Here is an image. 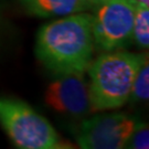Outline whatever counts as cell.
Masks as SVG:
<instances>
[{"label": "cell", "instance_id": "cell-8", "mask_svg": "<svg viewBox=\"0 0 149 149\" xmlns=\"http://www.w3.org/2000/svg\"><path fill=\"white\" fill-rule=\"evenodd\" d=\"M133 41L141 50L149 47V9L145 6H138L135 13L133 24Z\"/></svg>", "mask_w": 149, "mask_h": 149}, {"label": "cell", "instance_id": "cell-7", "mask_svg": "<svg viewBox=\"0 0 149 149\" xmlns=\"http://www.w3.org/2000/svg\"><path fill=\"white\" fill-rule=\"evenodd\" d=\"M20 2L32 16L50 18L90 10L95 0H20Z\"/></svg>", "mask_w": 149, "mask_h": 149}, {"label": "cell", "instance_id": "cell-4", "mask_svg": "<svg viewBox=\"0 0 149 149\" xmlns=\"http://www.w3.org/2000/svg\"><path fill=\"white\" fill-rule=\"evenodd\" d=\"M138 6L133 0H95L92 7L94 47L111 52L133 42V24Z\"/></svg>", "mask_w": 149, "mask_h": 149}, {"label": "cell", "instance_id": "cell-3", "mask_svg": "<svg viewBox=\"0 0 149 149\" xmlns=\"http://www.w3.org/2000/svg\"><path fill=\"white\" fill-rule=\"evenodd\" d=\"M0 125L18 148H70L47 118L20 100L0 97Z\"/></svg>", "mask_w": 149, "mask_h": 149}, {"label": "cell", "instance_id": "cell-6", "mask_svg": "<svg viewBox=\"0 0 149 149\" xmlns=\"http://www.w3.org/2000/svg\"><path fill=\"white\" fill-rule=\"evenodd\" d=\"M44 101L52 111L72 118L85 117L93 112L88 82L83 72L59 75L48 86Z\"/></svg>", "mask_w": 149, "mask_h": 149}, {"label": "cell", "instance_id": "cell-1", "mask_svg": "<svg viewBox=\"0 0 149 149\" xmlns=\"http://www.w3.org/2000/svg\"><path fill=\"white\" fill-rule=\"evenodd\" d=\"M92 15L71 13L43 24L36 42L39 61L56 75L85 72L93 61Z\"/></svg>", "mask_w": 149, "mask_h": 149}, {"label": "cell", "instance_id": "cell-11", "mask_svg": "<svg viewBox=\"0 0 149 149\" xmlns=\"http://www.w3.org/2000/svg\"><path fill=\"white\" fill-rule=\"evenodd\" d=\"M133 1L137 6H145V7L149 6V0H133Z\"/></svg>", "mask_w": 149, "mask_h": 149}, {"label": "cell", "instance_id": "cell-2", "mask_svg": "<svg viewBox=\"0 0 149 149\" xmlns=\"http://www.w3.org/2000/svg\"><path fill=\"white\" fill-rule=\"evenodd\" d=\"M147 54L127 51L103 52L87 68L93 112L123 107L132 93L134 80Z\"/></svg>", "mask_w": 149, "mask_h": 149}, {"label": "cell", "instance_id": "cell-5", "mask_svg": "<svg viewBox=\"0 0 149 149\" xmlns=\"http://www.w3.org/2000/svg\"><path fill=\"white\" fill-rule=\"evenodd\" d=\"M138 119L127 113L100 114L81 123L75 139L84 149L125 148Z\"/></svg>", "mask_w": 149, "mask_h": 149}, {"label": "cell", "instance_id": "cell-9", "mask_svg": "<svg viewBox=\"0 0 149 149\" xmlns=\"http://www.w3.org/2000/svg\"><path fill=\"white\" fill-rule=\"evenodd\" d=\"M149 97V63L148 55L145 58L134 80L129 101L133 103L148 101Z\"/></svg>", "mask_w": 149, "mask_h": 149}, {"label": "cell", "instance_id": "cell-10", "mask_svg": "<svg viewBox=\"0 0 149 149\" xmlns=\"http://www.w3.org/2000/svg\"><path fill=\"white\" fill-rule=\"evenodd\" d=\"M133 149H148L149 148V130L148 126L141 122H138L130 137L128 138L126 146Z\"/></svg>", "mask_w": 149, "mask_h": 149}]
</instances>
